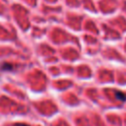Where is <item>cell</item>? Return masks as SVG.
Returning a JSON list of instances; mask_svg holds the SVG:
<instances>
[{
    "label": "cell",
    "mask_w": 126,
    "mask_h": 126,
    "mask_svg": "<svg viewBox=\"0 0 126 126\" xmlns=\"http://www.w3.org/2000/svg\"><path fill=\"white\" fill-rule=\"evenodd\" d=\"M115 96H116L118 99H120L121 101H125V100H126V94H124L121 93V92H116V93H115Z\"/></svg>",
    "instance_id": "obj_1"
},
{
    "label": "cell",
    "mask_w": 126,
    "mask_h": 126,
    "mask_svg": "<svg viewBox=\"0 0 126 126\" xmlns=\"http://www.w3.org/2000/svg\"><path fill=\"white\" fill-rule=\"evenodd\" d=\"M13 67H12V65H10V64H4L3 66H2V69L3 70H11Z\"/></svg>",
    "instance_id": "obj_2"
},
{
    "label": "cell",
    "mask_w": 126,
    "mask_h": 126,
    "mask_svg": "<svg viewBox=\"0 0 126 126\" xmlns=\"http://www.w3.org/2000/svg\"><path fill=\"white\" fill-rule=\"evenodd\" d=\"M14 126H30L28 124H25V123H16Z\"/></svg>",
    "instance_id": "obj_3"
}]
</instances>
